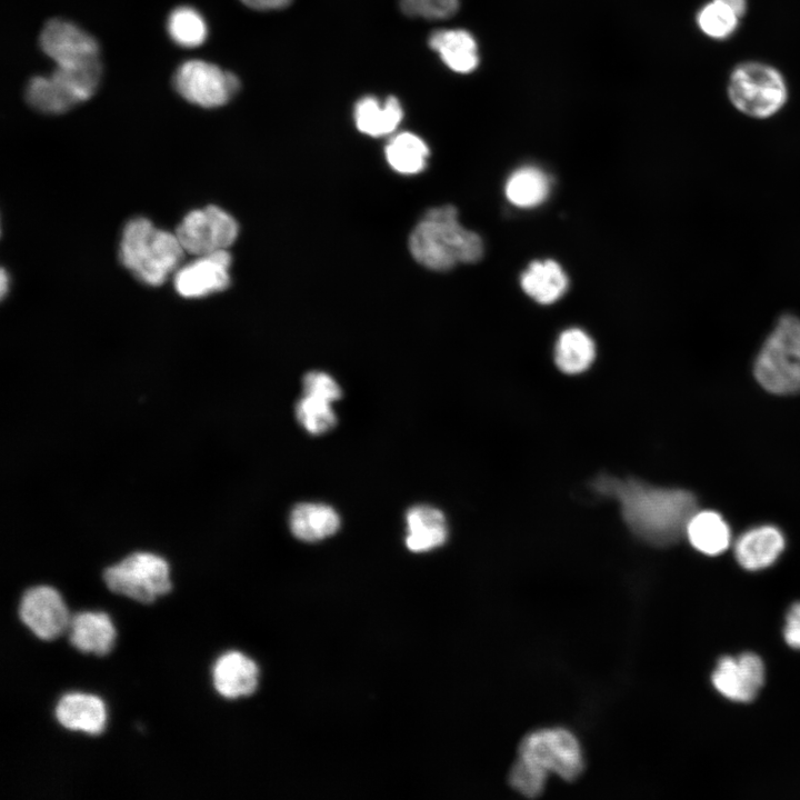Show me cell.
<instances>
[{
    "label": "cell",
    "mask_w": 800,
    "mask_h": 800,
    "mask_svg": "<svg viewBox=\"0 0 800 800\" xmlns=\"http://www.w3.org/2000/svg\"><path fill=\"white\" fill-rule=\"evenodd\" d=\"M754 377L769 392H800V318L779 317L754 361Z\"/></svg>",
    "instance_id": "277c9868"
},
{
    "label": "cell",
    "mask_w": 800,
    "mask_h": 800,
    "mask_svg": "<svg viewBox=\"0 0 800 800\" xmlns=\"http://www.w3.org/2000/svg\"><path fill=\"white\" fill-rule=\"evenodd\" d=\"M18 613L23 624L41 640L60 637L69 628L71 619L60 593L49 586L26 590Z\"/></svg>",
    "instance_id": "30bf717a"
},
{
    "label": "cell",
    "mask_w": 800,
    "mask_h": 800,
    "mask_svg": "<svg viewBox=\"0 0 800 800\" xmlns=\"http://www.w3.org/2000/svg\"><path fill=\"white\" fill-rule=\"evenodd\" d=\"M594 358V342L583 330L571 328L559 336L554 348V362L562 372L581 373L592 364Z\"/></svg>",
    "instance_id": "cb8c5ba5"
},
{
    "label": "cell",
    "mask_w": 800,
    "mask_h": 800,
    "mask_svg": "<svg viewBox=\"0 0 800 800\" xmlns=\"http://www.w3.org/2000/svg\"><path fill=\"white\" fill-rule=\"evenodd\" d=\"M108 589L141 603L169 593L172 583L167 561L150 552H134L103 571Z\"/></svg>",
    "instance_id": "8992f818"
},
{
    "label": "cell",
    "mask_w": 800,
    "mask_h": 800,
    "mask_svg": "<svg viewBox=\"0 0 800 800\" xmlns=\"http://www.w3.org/2000/svg\"><path fill=\"white\" fill-rule=\"evenodd\" d=\"M519 757L554 773L566 781L576 780L583 771V753L577 738L562 728L533 731L519 746Z\"/></svg>",
    "instance_id": "52a82bcc"
},
{
    "label": "cell",
    "mask_w": 800,
    "mask_h": 800,
    "mask_svg": "<svg viewBox=\"0 0 800 800\" xmlns=\"http://www.w3.org/2000/svg\"><path fill=\"white\" fill-rule=\"evenodd\" d=\"M213 684L224 698L252 694L258 687L259 670L254 661L238 651L222 654L214 663Z\"/></svg>",
    "instance_id": "5bb4252c"
},
{
    "label": "cell",
    "mask_w": 800,
    "mask_h": 800,
    "mask_svg": "<svg viewBox=\"0 0 800 800\" xmlns=\"http://www.w3.org/2000/svg\"><path fill=\"white\" fill-rule=\"evenodd\" d=\"M291 533L299 540L316 542L334 534L340 527L337 511L324 503L301 502L289 514Z\"/></svg>",
    "instance_id": "d6986e66"
},
{
    "label": "cell",
    "mask_w": 800,
    "mask_h": 800,
    "mask_svg": "<svg viewBox=\"0 0 800 800\" xmlns=\"http://www.w3.org/2000/svg\"><path fill=\"white\" fill-rule=\"evenodd\" d=\"M101 74L99 59L71 64L56 66L50 77L67 96L78 104L88 100L96 91Z\"/></svg>",
    "instance_id": "484cf974"
},
{
    "label": "cell",
    "mask_w": 800,
    "mask_h": 800,
    "mask_svg": "<svg viewBox=\"0 0 800 800\" xmlns=\"http://www.w3.org/2000/svg\"><path fill=\"white\" fill-rule=\"evenodd\" d=\"M429 148L426 142L411 132L394 136L386 147V158L390 167L403 174H414L426 168Z\"/></svg>",
    "instance_id": "4316f807"
},
{
    "label": "cell",
    "mask_w": 800,
    "mask_h": 800,
    "mask_svg": "<svg viewBox=\"0 0 800 800\" xmlns=\"http://www.w3.org/2000/svg\"><path fill=\"white\" fill-rule=\"evenodd\" d=\"M550 177L541 169L526 166L516 170L507 180L506 197L514 206L532 208L542 203L549 196Z\"/></svg>",
    "instance_id": "d4e9b609"
},
{
    "label": "cell",
    "mask_w": 800,
    "mask_h": 800,
    "mask_svg": "<svg viewBox=\"0 0 800 800\" xmlns=\"http://www.w3.org/2000/svg\"><path fill=\"white\" fill-rule=\"evenodd\" d=\"M230 266L231 254L228 250L198 256L176 271L174 289L188 299L223 291L230 284Z\"/></svg>",
    "instance_id": "8fae6325"
},
{
    "label": "cell",
    "mask_w": 800,
    "mask_h": 800,
    "mask_svg": "<svg viewBox=\"0 0 800 800\" xmlns=\"http://www.w3.org/2000/svg\"><path fill=\"white\" fill-rule=\"evenodd\" d=\"M729 7L738 17L746 11V0H718Z\"/></svg>",
    "instance_id": "8d00e7d4"
},
{
    "label": "cell",
    "mask_w": 800,
    "mask_h": 800,
    "mask_svg": "<svg viewBox=\"0 0 800 800\" xmlns=\"http://www.w3.org/2000/svg\"><path fill=\"white\" fill-rule=\"evenodd\" d=\"M172 84L184 100L202 108L226 104L240 88L232 72L198 59L182 62L173 73Z\"/></svg>",
    "instance_id": "ba28073f"
},
{
    "label": "cell",
    "mask_w": 800,
    "mask_h": 800,
    "mask_svg": "<svg viewBox=\"0 0 800 800\" xmlns=\"http://www.w3.org/2000/svg\"><path fill=\"white\" fill-rule=\"evenodd\" d=\"M686 536L693 548L708 556L726 551L731 542L728 523L717 512L697 510L690 518Z\"/></svg>",
    "instance_id": "603a6c76"
},
{
    "label": "cell",
    "mask_w": 800,
    "mask_h": 800,
    "mask_svg": "<svg viewBox=\"0 0 800 800\" xmlns=\"http://www.w3.org/2000/svg\"><path fill=\"white\" fill-rule=\"evenodd\" d=\"M523 291L542 304L559 300L567 291L569 280L561 266L553 260L533 261L521 274Z\"/></svg>",
    "instance_id": "44dd1931"
},
{
    "label": "cell",
    "mask_w": 800,
    "mask_h": 800,
    "mask_svg": "<svg viewBox=\"0 0 800 800\" xmlns=\"http://www.w3.org/2000/svg\"><path fill=\"white\" fill-rule=\"evenodd\" d=\"M406 544L413 552H426L442 546L448 537L444 514L426 504L411 507L406 513Z\"/></svg>",
    "instance_id": "ac0fdd59"
},
{
    "label": "cell",
    "mask_w": 800,
    "mask_h": 800,
    "mask_svg": "<svg viewBox=\"0 0 800 800\" xmlns=\"http://www.w3.org/2000/svg\"><path fill=\"white\" fill-rule=\"evenodd\" d=\"M738 18L729 7L713 0L701 9L698 23L706 34L721 39L733 32L738 24Z\"/></svg>",
    "instance_id": "4dcf8cb0"
},
{
    "label": "cell",
    "mask_w": 800,
    "mask_h": 800,
    "mask_svg": "<svg viewBox=\"0 0 800 800\" xmlns=\"http://www.w3.org/2000/svg\"><path fill=\"white\" fill-rule=\"evenodd\" d=\"M412 257L423 267L446 271L458 263H473L483 254L481 238L462 227L451 206L430 209L409 238Z\"/></svg>",
    "instance_id": "7a4b0ae2"
},
{
    "label": "cell",
    "mask_w": 800,
    "mask_h": 800,
    "mask_svg": "<svg viewBox=\"0 0 800 800\" xmlns=\"http://www.w3.org/2000/svg\"><path fill=\"white\" fill-rule=\"evenodd\" d=\"M184 252L176 232L158 229L142 217L127 222L119 246L121 263L139 281L154 287L178 269Z\"/></svg>",
    "instance_id": "3957f363"
},
{
    "label": "cell",
    "mask_w": 800,
    "mask_h": 800,
    "mask_svg": "<svg viewBox=\"0 0 800 800\" xmlns=\"http://www.w3.org/2000/svg\"><path fill=\"white\" fill-rule=\"evenodd\" d=\"M548 773L518 757L509 773L510 786L520 794L536 798L542 793Z\"/></svg>",
    "instance_id": "1f68e13d"
},
{
    "label": "cell",
    "mask_w": 800,
    "mask_h": 800,
    "mask_svg": "<svg viewBox=\"0 0 800 800\" xmlns=\"http://www.w3.org/2000/svg\"><path fill=\"white\" fill-rule=\"evenodd\" d=\"M58 722L69 729L89 734H100L106 728L107 711L100 698L84 693H67L62 696L56 708Z\"/></svg>",
    "instance_id": "2e32d148"
},
{
    "label": "cell",
    "mask_w": 800,
    "mask_h": 800,
    "mask_svg": "<svg viewBox=\"0 0 800 800\" xmlns=\"http://www.w3.org/2000/svg\"><path fill=\"white\" fill-rule=\"evenodd\" d=\"M402 117V107L396 97H388L381 104L376 97L367 96L354 107L358 130L371 137H382L393 132Z\"/></svg>",
    "instance_id": "7402d4cb"
},
{
    "label": "cell",
    "mask_w": 800,
    "mask_h": 800,
    "mask_svg": "<svg viewBox=\"0 0 800 800\" xmlns=\"http://www.w3.org/2000/svg\"><path fill=\"white\" fill-rule=\"evenodd\" d=\"M783 637L791 648L800 650V602L794 603L788 611Z\"/></svg>",
    "instance_id": "e575fe53"
},
{
    "label": "cell",
    "mask_w": 800,
    "mask_h": 800,
    "mask_svg": "<svg viewBox=\"0 0 800 800\" xmlns=\"http://www.w3.org/2000/svg\"><path fill=\"white\" fill-rule=\"evenodd\" d=\"M429 46L452 71L469 73L479 64L474 38L466 30H439L429 38Z\"/></svg>",
    "instance_id": "ffe728a7"
},
{
    "label": "cell",
    "mask_w": 800,
    "mask_h": 800,
    "mask_svg": "<svg viewBox=\"0 0 800 800\" xmlns=\"http://www.w3.org/2000/svg\"><path fill=\"white\" fill-rule=\"evenodd\" d=\"M238 233L236 219L214 204L188 212L176 230L184 251L196 257L227 250Z\"/></svg>",
    "instance_id": "9c48e42d"
},
{
    "label": "cell",
    "mask_w": 800,
    "mask_h": 800,
    "mask_svg": "<svg viewBox=\"0 0 800 800\" xmlns=\"http://www.w3.org/2000/svg\"><path fill=\"white\" fill-rule=\"evenodd\" d=\"M8 290H9V277L6 272V270L2 269L1 276H0V292H1L2 299L8 293Z\"/></svg>",
    "instance_id": "74e56055"
},
{
    "label": "cell",
    "mask_w": 800,
    "mask_h": 800,
    "mask_svg": "<svg viewBox=\"0 0 800 800\" xmlns=\"http://www.w3.org/2000/svg\"><path fill=\"white\" fill-rule=\"evenodd\" d=\"M460 0H400L403 13L424 19H444L459 8Z\"/></svg>",
    "instance_id": "d6a6232c"
},
{
    "label": "cell",
    "mask_w": 800,
    "mask_h": 800,
    "mask_svg": "<svg viewBox=\"0 0 800 800\" xmlns=\"http://www.w3.org/2000/svg\"><path fill=\"white\" fill-rule=\"evenodd\" d=\"M247 7L254 10H278L287 7L292 0H241Z\"/></svg>",
    "instance_id": "d590c367"
},
{
    "label": "cell",
    "mask_w": 800,
    "mask_h": 800,
    "mask_svg": "<svg viewBox=\"0 0 800 800\" xmlns=\"http://www.w3.org/2000/svg\"><path fill=\"white\" fill-rule=\"evenodd\" d=\"M593 488L603 496L614 498L629 529L641 540L657 547L678 542L698 510L697 500L690 491L658 488L632 478L620 480L602 474L593 481Z\"/></svg>",
    "instance_id": "6da1fadb"
},
{
    "label": "cell",
    "mask_w": 800,
    "mask_h": 800,
    "mask_svg": "<svg viewBox=\"0 0 800 800\" xmlns=\"http://www.w3.org/2000/svg\"><path fill=\"white\" fill-rule=\"evenodd\" d=\"M39 46L57 66L78 64L99 59L96 39L74 23L51 19L42 28Z\"/></svg>",
    "instance_id": "7c38bea8"
},
{
    "label": "cell",
    "mask_w": 800,
    "mask_h": 800,
    "mask_svg": "<svg viewBox=\"0 0 800 800\" xmlns=\"http://www.w3.org/2000/svg\"><path fill=\"white\" fill-rule=\"evenodd\" d=\"M69 629V641L80 652L102 657L113 649L116 629L104 612L76 613L70 619Z\"/></svg>",
    "instance_id": "e0dca14e"
},
{
    "label": "cell",
    "mask_w": 800,
    "mask_h": 800,
    "mask_svg": "<svg viewBox=\"0 0 800 800\" xmlns=\"http://www.w3.org/2000/svg\"><path fill=\"white\" fill-rule=\"evenodd\" d=\"M167 29L170 38L186 48L202 44L207 37L203 18L196 9L188 6L178 7L170 12Z\"/></svg>",
    "instance_id": "f1b7e54d"
},
{
    "label": "cell",
    "mask_w": 800,
    "mask_h": 800,
    "mask_svg": "<svg viewBox=\"0 0 800 800\" xmlns=\"http://www.w3.org/2000/svg\"><path fill=\"white\" fill-rule=\"evenodd\" d=\"M784 548L782 532L773 526L754 527L743 532L734 543V556L747 570L771 566Z\"/></svg>",
    "instance_id": "9a60e30c"
},
{
    "label": "cell",
    "mask_w": 800,
    "mask_h": 800,
    "mask_svg": "<svg viewBox=\"0 0 800 800\" xmlns=\"http://www.w3.org/2000/svg\"><path fill=\"white\" fill-rule=\"evenodd\" d=\"M296 417L311 434L324 433L337 423L336 413L329 401L306 394L297 402Z\"/></svg>",
    "instance_id": "f546056e"
},
{
    "label": "cell",
    "mask_w": 800,
    "mask_h": 800,
    "mask_svg": "<svg viewBox=\"0 0 800 800\" xmlns=\"http://www.w3.org/2000/svg\"><path fill=\"white\" fill-rule=\"evenodd\" d=\"M728 92L732 104L753 118H767L786 102L787 88L781 74L759 62L739 64L731 73Z\"/></svg>",
    "instance_id": "5b68a950"
},
{
    "label": "cell",
    "mask_w": 800,
    "mask_h": 800,
    "mask_svg": "<svg viewBox=\"0 0 800 800\" xmlns=\"http://www.w3.org/2000/svg\"><path fill=\"white\" fill-rule=\"evenodd\" d=\"M713 687L729 700L752 701L764 682V666L754 653L723 657L711 677Z\"/></svg>",
    "instance_id": "4fadbf2b"
},
{
    "label": "cell",
    "mask_w": 800,
    "mask_h": 800,
    "mask_svg": "<svg viewBox=\"0 0 800 800\" xmlns=\"http://www.w3.org/2000/svg\"><path fill=\"white\" fill-rule=\"evenodd\" d=\"M303 393L306 396L322 399L329 402L339 400L342 390L338 382L328 373L322 371H310L302 379Z\"/></svg>",
    "instance_id": "836d02e7"
},
{
    "label": "cell",
    "mask_w": 800,
    "mask_h": 800,
    "mask_svg": "<svg viewBox=\"0 0 800 800\" xmlns=\"http://www.w3.org/2000/svg\"><path fill=\"white\" fill-rule=\"evenodd\" d=\"M26 99L34 109L51 114L63 113L76 106L50 76L32 77L26 88Z\"/></svg>",
    "instance_id": "83f0119b"
}]
</instances>
